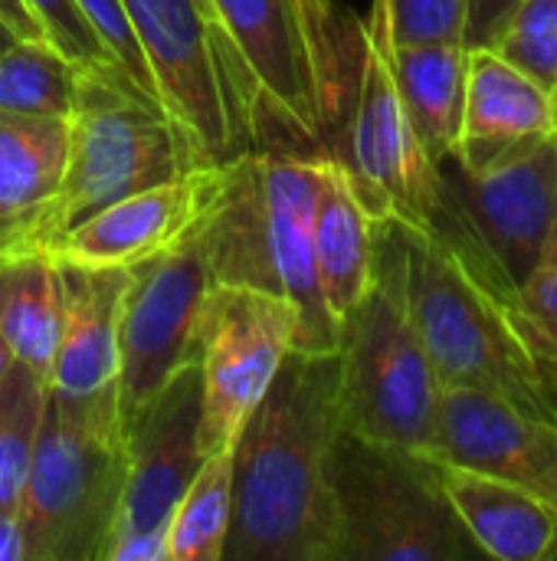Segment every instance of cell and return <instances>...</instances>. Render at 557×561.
I'll return each instance as SVG.
<instances>
[{"label":"cell","instance_id":"obj_1","mask_svg":"<svg viewBox=\"0 0 557 561\" xmlns=\"http://www.w3.org/2000/svg\"><path fill=\"white\" fill-rule=\"evenodd\" d=\"M341 431L338 352H289L240 427L223 561H338L328 480Z\"/></svg>","mask_w":557,"mask_h":561},{"label":"cell","instance_id":"obj_2","mask_svg":"<svg viewBox=\"0 0 557 561\" xmlns=\"http://www.w3.org/2000/svg\"><path fill=\"white\" fill-rule=\"evenodd\" d=\"M391 250L407 316L443 388L483 391L512 411L557 424L555 391L515 312L519 286L460 230L378 224Z\"/></svg>","mask_w":557,"mask_h":561},{"label":"cell","instance_id":"obj_3","mask_svg":"<svg viewBox=\"0 0 557 561\" xmlns=\"http://www.w3.org/2000/svg\"><path fill=\"white\" fill-rule=\"evenodd\" d=\"M325 154L250 151L217 168V194L197 227L220 286L286 296L299 312L295 352H338L341 322L315 270V201Z\"/></svg>","mask_w":557,"mask_h":561},{"label":"cell","instance_id":"obj_4","mask_svg":"<svg viewBox=\"0 0 557 561\" xmlns=\"http://www.w3.org/2000/svg\"><path fill=\"white\" fill-rule=\"evenodd\" d=\"M128 477V431L118 391L66 394L46 404L20 496L23 561H102Z\"/></svg>","mask_w":557,"mask_h":561},{"label":"cell","instance_id":"obj_5","mask_svg":"<svg viewBox=\"0 0 557 561\" xmlns=\"http://www.w3.org/2000/svg\"><path fill=\"white\" fill-rule=\"evenodd\" d=\"M240 66L253 112L279 135L325 148L338 138L355 66L358 20L335 16L332 0H204Z\"/></svg>","mask_w":557,"mask_h":561},{"label":"cell","instance_id":"obj_6","mask_svg":"<svg viewBox=\"0 0 557 561\" xmlns=\"http://www.w3.org/2000/svg\"><path fill=\"white\" fill-rule=\"evenodd\" d=\"M328 480L338 516V561L486 559L460 523L433 457L368 440L341 424Z\"/></svg>","mask_w":557,"mask_h":561},{"label":"cell","instance_id":"obj_7","mask_svg":"<svg viewBox=\"0 0 557 561\" xmlns=\"http://www.w3.org/2000/svg\"><path fill=\"white\" fill-rule=\"evenodd\" d=\"M190 168L259 151L253 99L204 0H118Z\"/></svg>","mask_w":557,"mask_h":561},{"label":"cell","instance_id":"obj_8","mask_svg":"<svg viewBox=\"0 0 557 561\" xmlns=\"http://www.w3.org/2000/svg\"><path fill=\"white\" fill-rule=\"evenodd\" d=\"M341 424L430 457L443 385L407 316L401 273L374 233V283L341 319Z\"/></svg>","mask_w":557,"mask_h":561},{"label":"cell","instance_id":"obj_9","mask_svg":"<svg viewBox=\"0 0 557 561\" xmlns=\"http://www.w3.org/2000/svg\"><path fill=\"white\" fill-rule=\"evenodd\" d=\"M181 171H190V161L167 115L144 105L128 89L89 79L53 197L26 230L0 250L30 247L49 253L59 237L92 214L135 191L171 181Z\"/></svg>","mask_w":557,"mask_h":561},{"label":"cell","instance_id":"obj_10","mask_svg":"<svg viewBox=\"0 0 557 561\" xmlns=\"http://www.w3.org/2000/svg\"><path fill=\"white\" fill-rule=\"evenodd\" d=\"M345 112L335 138L338 148L328 158L341 164L361 207L374 224L397 220L430 230L440 201V168L420 145L364 20H358Z\"/></svg>","mask_w":557,"mask_h":561},{"label":"cell","instance_id":"obj_11","mask_svg":"<svg viewBox=\"0 0 557 561\" xmlns=\"http://www.w3.org/2000/svg\"><path fill=\"white\" fill-rule=\"evenodd\" d=\"M217 286L200 227L131 266L118 332V411L128 424L184 365L200 355V325Z\"/></svg>","mask_w":557,"mask_h":561},{"label":"cell","instance_id":"obj_12","mask_svg":"<svg viewBox=\"0 0 557 561\" xmlns=\"http://www.w3.org/2000/svg\"><path fill=\"white\" fill-rule=\"evenodd\" d=\"M295 306L266 289L213 286L200 325V454L230 450L240 427L295 348Z\"/></svg>","mask_w":557,"mask_h":561},{"label":"cell","instance_id":"obj_13","mask_svg":"<svg viewBox=\"0 0 557 561\" xmlns=\"http://www.w3.org/2000/svg\"><path fill=\"white\" fill-rule=\"evenodd\" d=\"M128 477L102 561H167V526L204 467L200 365H184L128 424Z\"/></svg>","mask_w":557,"mask_h":561},{"label":"cell","instance_id":"obj_14","mask_svg":"<svg viewBox=\"0 0 557 561\" xmlns=\"http://www.w3.org/2000/svg\"><path fill=\"white\" fill-rule=\"evenodd\" d=\"M433 224L460 230L522 286L557 224V131L483 171L443 161Z\"/></svg>","mask_w":557,"mask_h":561},{"label":"cell","instance_id":"obj_15","mask_svg":"<svg viewBox=\"0 0 557 561\" xmlns=\"http://www.w3.org/2000/svg\"><path fill=\"white\" fill-rule=\"evenodd\" d=\"M430 457L509 480L557 513V424L525 417L492 394L443 388Z\"/></svg>","mask_w":557,"mask_h":561},{"label":"cell","instance_id":"obj_16","mask_svg":"<svg viewBox=\"0 0 557 561\" xmlns=\"http://www.w3.org/2000/svg\"><path fill=\"white\" fill-rule=\"evenodd\" d=\"M217 168H190L171 181L151 184L108 204L59 237L49 256L72 266L118 270L144 263L148 256L177 243L200 220L217 194Z\"/></svg>","mask_w":557,"mask_h":561},{"label":"cell","instance_id":"obj_17","mask_svg":"<svg viewBox=\"0 0 557 561\" xmlns=\"http://www.w3.org/2000/svg\"><path fill=\"white\" fill-rule=\"evenodd\" d=\"M552 131H557V105L548 92L496 49H469L463 128L450 161L463 171H483Z\"/></svg>","mask_w":557,"mask_h":561},{"label":"cell","instance_id":"obj_18","mask_svg":"<svg viewBox=\"0 0 557 561\" xmlns=\"http://www.w3.org/2000/svg\"><path fill=\"white\" fill-rule=\"evenodd\" d=\"M59 263V260H56ZM62 270V329L49 371V388L95 394L118 381V332L131 270L72 266Z\"/></svg>","mask_w":557,"mask_h":561},{"label":"cell","instance_id":"obj_19","mask_svg":"<svg viewBox=\"0 0 557 561\" xmlns=\"http://www.w3.org/2000/svg\"><path fill=\"white\" fill-rule=\"evenodd\" d=\"M440 480L486 559L548 561L557 556V513L522 486L453 463H440Z\"/></svg>","mask_w":557,"mask_h":561},{"label":"cell","instance_id":"obj_20","mask_svg":"<svg viewBox=\"0 0 557 561\" xmlns=\"http://www.w3.org/2000/svg\"><path fill=\"white\" fill-rule=\"evenodd\" d=\"M381 53L387 59L394 89L420 145L427 148L430 161L440 168L443 161L453 158L460 145L469 46L414 43V46H381Z\"/></svg>","mask_w":557,"mask_h":561},{"label":"cell","instance_id":"obj_21","mask_svg":"<svg viewBox=\"0 0 557 561\" xmlns=\"http://www.w3.org/2000/svg\"><path fill=\"white\" fill-rule=\"evenodd\" d=\"M374 233L378 224L355 197L341 164L325 154L322 187L315 201V270L325 306L341 322L374 283Z\"/></svg>","mask_w":557,"mask_h":561},{"label":"cell","instance_id":"obj_22","mask_svg":"<svg viewBox=\"0 0 557 561\" xmlns=\"http://www.w3.org/2000/svg\"><path fill=\"white\" fill-rule=\"evenodd\" d=\"M62 329V270L46 250H0V335L49 385Z\"/></svg>","mask_w":557,"mask_h":561},{"label":"cell","instance_id":"obj_23","mask_svg":"<svg viewBox=\"0 0 557 561\" xmlns=\"http://www.w3.org/2000/svg\"><path fill=\"white\" fill-rule=\"evenodd\" d=\"M69 128L66 118L0 108V247L16 240L53 197L69 154Z\"/></svg>","mask_w":557,"mask_h":561},{"label":"cell","instance_id":"obj_24","mask_svg":"<svg viewBox=\"0 0 557 561\" xmlns=\"http://www.w3.org/2000/svg\"><path fill=\"white\" fill-rule=\"evenodd\" d=\"M89 79L49 39H16L0 53V108L72 122Z\"/></svg>","mask_w":557,"mask_h":561},{"label":"cell","instance_id":"obj_25","mask_svg":"<svg viewBox=\"0 0 557 561\" xmlns=\"http://www.w3.org/2000/svg\"><path fill=\"white\" fill-rule=\"evenodd\" d=\"M233 516V454L204 460L167 526V561H223Z\"/></svg>","mask_w":557,"mask_h":561},{"label":"cell","instance_id":"obj_26","mask_svg":"<svg viewBox=\"0 0 557 561\" xmlns=\"http://www.w3.org/2000/svg\"><path fill=\"white\" fill-rule=\"evenodd\" d=\"M46 388L49 385L20 362H13L0 381V510L20 506Z\"/></svg>","mask_w":557,"mask_h":561},{"label":"cell","instance_id":"obj_27","mask_svg":"<svg viewBox=\"0 0 557 561\" xmlns=\"http://www.w3.org/2000/svg\"><path fill=\"white\" fill-rule=\"evenodd\" d=\"M489 49L522 69L557 105V0H519Z\"/></svg>","mask_w":557,"mask_h":561},{"label":"cell","instance_id":"obj_28","mask_svg":"<svg viewBox=\"0 0 557 561\" xmlns=\"http://www.w3.org/2000/svg\"><path fill=\"white\" fill-rule=\"evenodd\" d=\"M364 26L381 46H466V0H374L371 20H364Z\"/></svg>","mask_w":557,"mask_h":561},{"label":"cell","instance_id":"obj_29","mask_svg":"<svg viewBox=\"0 0 557 561\" xmlns=\"http://www.w3.org/2000/svg\"><path fill=\"white\" fill-rule=\"evenodd\" d=\"M26 7L39 20L46 39L66 59H72L85 76H92L98 82H108V85H118V89H128L131 95H138V89L121 72V66L115 62V56L108 53V46L102 43V36L95 33L92 20L82 13V7L76 0H26ZM144 105H151V102H144Z\"/></svg>","mask_w":557,"mask_h":561},{"label":"cell","instance_id":"obj_30","mask_svg":"<svg viewBox=\"0 0 557 561\" xmlns=\"http://www.w3.org/2000/svg\"><path fill=\"white\" fill-rule=\"evenodd\" d=\"M515 312H519V329L538 362V368L545 371L552 391H555L557 375V224L538 256V263L532 266V273L525 276V283L519 286L515 296Z\"/></svg>","mask_w":557,"mask_h":561},{"label":"cell","instance_id":"obj_31","mask_svg":"<svg viewBox=\"0 0 557 561\" xmlns=\"http://www.w3.org/2000/svg\"><path fill=\"white\" fill-rule=\"evenodd\" d=\"M82 7V13L92 20L95 33L102 36V43L108 46V53L115 56V62L121 66V72L131 79V85L138 89V95L144 102H151L154 108H161L158 102V89H154V79L148 72V62L138 49V39L125 20V10L118 0H76Z\"/></svg>","mask_w":557,"mask_h":561},{"label":"cell","instance_id":"obj_32","mask_svg":"<svg viewBox=\"0 0 557 561\" xmlns=\"http://www.w3.org/2000/svg\"><path fill=\"white\" fill-rule=\"evenodd\" d=\"M515 3L519 0H466V46H489L512 16Z\"/></svg>","mask_w":557,"mask_h":561},{"label":"cell","instance_id":"obj_33","mask_svg":"<svg viewBox=\"0 0 557 561\" xmlns=\"http://www.w3.org/2000/svg\"><path fill=\"white\" fill-rule=\"evenodd\" d=\"M0 561H23L20 506H3L0 510Z\"/></svg>","mask_w":557,"mask_h":561},{"label":"cell","instance_id":"obj_34","mask_svg":"<svg viewBox=\"0 0 557 561\" xmlns=\"http://www.w3.org/2000/svg\"><path fill=\"white\" fill-rule=\"evenodd\" d=\"M0 16L23 36V39H46L39 20L33 16V10L26 7V0H0Z\"/></svg>","mask_w":557,"mask_h":561},{"label":"cell","instance_id":"obj_35","mask_svg":"<svg viewBox=\"0 0 557 561\" xmlns=\"http://www.w3.org/2000/svg\"><path fill=\"white\" fill-rule=\"evenodd\" d=\"M16 39H23V36H20V33H16V30H13V26H10V23L0 16V53H3L7 46H13Z\"/></svg>","mask_w":557,"mask_h":561},{"label":"cell","instance_id":"obj_36","mask_svg":"<svg viewBox=\"0 0 557 561\" xmlns=\"http://www.w3.org/2000/svg\"><path fill=\"white\" fill-rule=\"evenodd\" d=\"M13 362H16V358H13L10 345H7V342H3V335H0V381H3V375L13 368Z\"/></svg>","mask_w":557,"mask_h":561},{"label":"cell","instance_id":"obj_37","mask_svg":"<svg viewBox=\"0 0 557 561\" xmlns=\"http://www.w3.org/2000/svg\"><path fill=\"white\" fill-rule=\"evenodd\" d=\"M555 404H557V375H555Z\"/></svg>","mask_w":557,"mask_h":561}]
</instances>
